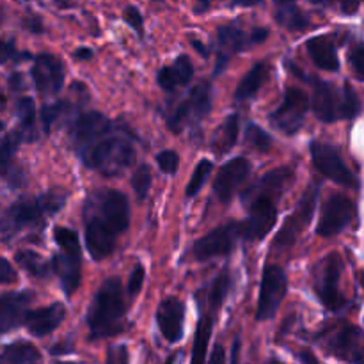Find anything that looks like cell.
Segmentation results:
<instances>
[{"mask_svg":"<svg viewBox=\"0 0 364 364\" xmlns=\"http://www.w3.org/2000/svg\"><path fill=\"white\" fill-rule=\"evenodd\" d=\"M127 304L123 297V287L117 277L107 279L92 297L87 313V323L92 340L116 336L124 329Z\"/></svg>","mask_w":364,"mask_h":364,"instance_id":"6da1fadb","label":"cell"},{"mask_svg":"<svg viewBox=\"0 0 364 364\" xmlns=\"http://www.w3.org/2000/svg\"><path fill=\"white\" fill-rule=\"evenodd\" d=\"M311 107L315 116L323 123L354 119L363 110L361 100L348 82L338 87L333 82L320 78H313Z\"/></svg>","mask_w":364,"mask_h":364,"instance_id":"7a4b0ae2","label":"cell"},{"mask_svg":"<svg viewBox=\"0 0 364 364\" xmlns=\"http://www.w3.org/2000/svg\"><path fill=\"white\" fill-rule=\"evenodd\" d=\"M66 203V196L59 192H48L38 199H20L6 210L0 217V235L4 240H11L23 230L41 226L45 217L55 215Z\"/></svg>","mask_w":364,"mask_h":364,"instance_id":"3957f363","label":"cell"},{"mask_svg":"<svg viewBox=\"0 0 364 364\" xmlns=\"http://www.w3.org/2000/svg\"><path fill=\"white\" fill-rule=\"evenodd\" d=\"M80 159L91 169L100 171L107 176L119 174L132 166L135 159V149L132 142L124 137H102L80 153Z\"/></svg>","mask_w":364,"mask_h":364,"instance_id":"277c9868","label":"cell"},{"mask_svg":"<svg viewBox=\"0 0 364 364\" xmlns=\"http://www.w3.org/2000/svg\"><path fill=\"white\" fill-rule=\"evenodd\" d=\"M84 217H92L105 224L116 235L124 233L130 224V206L119 191H100L87 199Z\"/></svg>","mask_w":364,"mask_h":364,"instance_id":"5b68a950","label":"cell"},{"mask_svg":"<svg viewBox=\"0 0 364 364\" xmlns=\"http://www.w3.org/2000/svg\"><path fill=\"white\" fill-rule=\"evenodd\" d=\"M341 274H343V262L338 252L327 255L318 265L315 267V287L316 297L329 311H341L347 306V299L340 290Z\"/></svg>","mask_w":364,"mask_h":364,"instance_id":"8992f818","label":"cell"},{"mask_svg":"<svg viewBox=\"0 0 364 364\" xmlns=\"http://www.w3.org/2000/svg\"><path fill=\"white\" fill-rule=\"evenodd\" d=\"M323 347L340 361L364 364V331L352 323H341L323 334Z\"/></svg>","mask_w":364,"mask_h":364,"instance_id":"52a82bcc","label":"cell"},{"mask_svg":"<svg viewBox=\"0 0 364 364\" xmlns=\"http://www.w3.org/2000/svg\"><path fill=\"white\" fill-rule=\"evenodd\" d=\"M210 109H212V85L203 80L192 89L187 100L181 102L178 109L169 114L167 124L173 132H180L185 124H194L205 119Z\"/></svg>","mask_w":364,"mask_h":364,"instance_id":"ba28073f","label":"cell"},{"mask_svg":"<svg viewBox=\"0 0 364 364\" xmlns=\"http://www.w3.org/2000/svg\"><path fill=\"white\" fill-rule=\"evenodd\" d=\"M311 159L316 169L326 178L333 180L334 183L347 188H359V180L347 164L341 159L340 151L334 146L322 141L311 142Z\"/></svg>","mask_w":364,"mask_h":364,"instance_id":"9c48e42d","label":"cell"},{"mask_svg":"<svg viewBox=\"0 0 364 364\" xmlns=\"http://www.w3.org/2000/svg\"><path fill=\"white\" fill-rule=\"evenodd\" d=\"M309 109V98L302 89L290 87L284 92L281 107L270 114V123L274 128L287 135H294L304 124L306 114Z\"/></svg>","mask_w":364,"mask_h":364,"instance_id":"30bf717a","label":"cell"},{"mask_svg":"<svg viewBox=\"0 0 364 364\" xmlns=\"http://www.w3.org/2000/svg\"><path fill=\"white\" fill-rule=\"evenodd\" d=\"M318 194H320L318 185H309V187L306 188L301 201L297 203V206L294 208L291 215L284 220L283 228H281V231L277 233L276 237L277 247H290V245H294L295 242H297V238L301 237L302 231L306 230V226L311 223Z\"/></svg>","mask_w":364,"mask_h":364,"instance_id":"8fae6325","label":"cell"},{"mask_svg":"<svg viewBox=\"0 0 364 364\" xmlns=\"http://www.w3.org/2000/svg\"><path fill=\"white\" fill-rule=\"evenodd\" d=\"M287 290L288 279L284 270L277 265H267L265 270H263L256 318L269 320L276 316L277 309H279L281 302L287 295Z\"/></svg>","mask_w":364,"mask_h":364,"instance_id":"7c38bea8","label":"cell"},{"mask_svg":"<svg viewBox=\"0 0 364 364\" xmlns=\"http://www.w3.org/2000/svg\"><path fill=\"white\" fill-rule=\"evenodd\" d=\"M355 219V203L347 196L334 194L323 203L320 213L316 233L323 238H331L347 230L348 224Z\"/></svg>","mask_w":364,"mask_h":364,"instance_id":"4fadbf2b","label":"cell"},{"mask_svg":"<svg viewBox=\"0 0 364 364\" xmlns=\"http://www.w3.org/2000/svg\"><path fill=\"white\" fill-rule=\"evenodd\" d=\"M240 237V226L235 223L223 224V226L215 228L210 231L208 235L196 242L194 245V256L199 262H206V259L217 258V256L230 255L231 249L235 247V242Z\"/></svg>","mask_w":364,"mask_h":364,"instance_id":"5bb4252c","label":"cell"},{"mask_svg":"<svg viewBox=\"0 0 364 364\" xmlns=\"http://www.w3.org/2000/svg\"><path fill=\"white\" fill-rule=\"evenodd\" d=\"M295 173L291 167H276L270 173H267L258 183L252 185L247 192L244 194L245 205H252L256 201H272L274 198H279L284 191L291 185L294 181Z\"/></svg>","mask_w":364,"mask_h":364,"instance_id":"9a60e30c","label":"cell"},{"mask_svg":"<svg viewBox=\"0 0 364 364\" xmlns=\"http://www.w3.org/2000/svg\"><path fill=\"white\" fill-rule=\"evenodd\" d=\"M110 130H112V123L102 112H85L75 121L71 128V139L78 153H82L96 141L109 135Z\"/></svg>","mask_w":364,"mask_h":364,"instance_id":"2e32d148","label":"cell"},{"mask_svg":"<svg viewBox=\"0 0 364 364\" xmlns=\"http://www.w3.org/2000/svg\"><path fill=\"white\" fill-rule=\"evenodd\" d=\"M32 78L38 87V91L45 96L57 95L63 89L64 84V68L63 63L55 55L41 53L36 57V63L32 66Z\"/></svg>","mask_w":364,"mask_h":364,"instance_id":"e0dca14e","label":"cell"},{"mask_svg":"<svg viewBox=\"0 0 364 364\" xmlns=\"http://www.w3.org/2000/svg\"><path fill=\"white\" fill-rule=\"evenodd\" d=\"M277 220V210L274 201H256L251 205V212L249 217L245 219L244 224H238L240 226V237H244L245 240H262L267 233L274 228Z\"/></svg>","mask_w":364,"mask_h":364,"instance_id":"ac0fdd59","label":"cell"},{"mask_svg":"<svg viewBox=\"0 0 364 364\" xmlns=\"http://www.w3.org/2000/svg\"><path fill=\"white\" fill-rule=\"evenodd\" d=\"M31 302V291H13V294L0 295V334L9 333L25 323Z\"/></svg>","mask_w":364,"mask_h":364,"instance_id":"d6986e66","label":"cell"},{"mask_svg":"<svg viewBox=\"0 0 364 364\" xmlns=\"http://www.w3.org/2000/svg\"><path fill=\"white\" fill-rule=\"evenodd\" d=\"M249 173H251V164L247 159H233L231 162L224 164L213 183L217 198L224 203L231 201L237 188L247 180Z\"/></svg>","mask_w":364,"mask_h":364,"instance_id":"ffe728a7","label":"cell"},{"mask_svg":"<svg viewBox=\"0 0 364 364\" xmlns=\"http://www.w3.org/2000/svg\"><path fill=\"white\" fill-rule=\"evenodd\" d=\"M183 316L185 308L176 297H167L160 302L156 309V323L162 336L169 343H176L183 336Z\"/></svg>","mask_w":364,"mask_h":364,"instance_id":"44dd1931","label":"cell"},{"mask_svg":"<svg viewBox=\"0 0 364 364\" xmlns=\"http://www.w3.org/2000/svg\"><path fill=\"white\" fill-rule=\"evenodd\" d=\"M217 46H219V57H217L215 75H219L226 68L228 60L233 53L252 46L251 34H245L237 25H223L217 31Z\"/></svg>","mask_w":364,"mask_h":364,"instance_id":"7402d4cb","label":"cell"},{"mask_svg":"<svg viewBox=\"0 0 364 364\" xmlns=\"http://www.w3.org/2000/svg\"><path fill=\"white\" fill-rule=\"evenodd\" d=\"M85 219V247L92 259H105L116 247L117 235L92 217Z\"/></svg>","mask_w":364,"mask_h":364,"instance_id":"603a6c76","label":"cell"},{"mask_svg":"<svg viewBox=\"0 0 364 364\" xmlns=\"http://www.w3.org/2000/svg\"><path fill=\"white\" fill-rule=\"evenodd\" d=\"M64 316H66V308L60 302H55V304H50L46 308L28 311L27 318H25V326H27L28 333L32 336L43 338L46 334L53 333L63 323Z\"/></svg>","mask_w":364,"mask_h":364,"instance_id":"cb8c5ba5","label":"cell"},{"mask_svg":"<svg viewBox=\"0 0 364 364\" xmlns=\"http://www.w3.org/2000/svg\"><path fill=\"white\" fill-rule=\"evenodd\" d=\"M52 270L59 276L63 283V290L68 295L75 294L77 288L80 287L82 281V269H80V256H71L59 252L52 259Z\"/></svg>","mask_w":364,"mask_h":364,"instance_id":"d4e9b609","label":"cell"},{"mask_svg":"<svg viewBox=\"0 0 364 364\" xmlns=\"http://www.w3.org/2000/svg\"><path fill=\"white\" fill-rule=\"evenodd\" d=\"M309 57L313 63L326 71H338L340 70V57H338L336 45L329 36H316L311 38L306 45Z\"/></svg>","mask_w":364,"mask_h":364,"instance_id":"484cf974","label":"cell"},{"mask_svg":"<svg viewBox=\"0 0 364 364\" xmlns=\"http://www.w3.org/2000/svg\"><path fill=\"white\" fill-rule=\"evenodd\" d=\"M194 77V66L187 55H180L174 60L173 66H166L159 73L160 87L166 91H174L178 87H183Z\"/></svg>","mask_w":364,"mask_h":364,"instance_id":"4316f807","label":"cell"},{"mask_svg":"<svg viewBox=\"0 0 364 364\" xmlns=\"http://www.w3.org/2000/svg\"><path fill=\"white\" fill-rule=\"evenodd\" d=\"M238 124H240V117L238 114H231L230 117L224 119V123L213 132L212 141H210V148L213 149L217 156L224 155L230 151L238 141Z\"/></svg>","mask_w":364,"mask_h":364,"instance_id":"83f0119b","label":"cell"},{"mask_svg":"<svg viewBox=\"0 0 364 364\" xmlns=\"http://www.w3.org/2000/svg\"><path fill=\"white\" fill-rule=\"evenodd\" d=\"M267 77H269V68L263 63L255 64V66L251 68V71H249V73L242 78L240 84H238L237 91H235V98H237L238 102H244V100L256 96V92L262 89L263 84H265Z\"/></svg>","mask_w":364,"mask_h":364,"instance_id":"f1b7e54d","label":"cell"},{"mask_svg":"<svg viewBox=\"0 0 364 364\" xmlns=\"http://www.w3.org/2000/svg\"><path fill=\"white\" fill-rule=\"evenodd\" d=\"M276 21L281 27L288 28V31H304L311 25L308 14L302 9H299L295 4H284V6H277L276 11Z\"/></svg>","mask_w":364,"mask_h":364,"instance_id":"f546056e","label":"cell"},{"mask_svg":"<svg viewBox=\"0 0 364 364\" xmlns=\"http://www.w3.org/2000/svg\"><path fill=\"white\" fill-rule=\"evenodd\" d=\"M212 331H213L212 316L203 315L201 320H199V323H198V331H196L191 364H205L206 352H208L210 338H212Z\"/></svg>","mask_w":364,"mask_h":364,"instance_id":"4dcf8cb0","label":"cell"},{"mask_svg":"<svg viewBox=\"0 0 364 364\" xmlns=\"http://www.w3.org/2000/svg\"><path fill=\"white\" fill-rule=\"evenodd\" d=\"M39 359V352L36 350L34 345L25 343H13L6 347L0 354V364H36Z\"/></svg>","mask_w":364,"mask_h":364,"instance_id":"1f68e13d","label":"cell"},{"mask_svg":"<svg viewBox=\"0 0 364 364\" xmlns=\"http://www.w3.org/2000/svg\"><path fill=\"white\" fill-rule=\"evenodd\" d=\"M18 117H20V135L21 139L31 142L36 137V103L32 98H21L16 105Z\"/></svg>","mask_w":364,"mask_h":364,"instance_id":"d6a6232c","label":"cell"},{"mask_svg":"<svg viewBox=\"0 0 364 364\" xmlns=\"http://www.w3.org/2000/svg\"><path fill=\"white\" fill-rule=\"evenodd\" d=\"M14 259H16L18 265L21 267V269L27 270L31 276L34 277H41V279H45V277L50 276V265L45 262V259L41 258L39 255H36V252L32 251H20L16 252V256H14Z\"/></svg>","mask_w":364,"mask_h":364,"instance_id":"836d02e7","label":"cell"},{"mask_svg":"<svg viewBox=\"0 0 364 364\" xmlns=\"http://www.w3.org/2000/svg\"><path fill=\"white\" fill-rule=\"evenodd\" d=\"M230 284H231L230 272H228V270H223V272L217 276V279L213 281L212 288H210L208 291V302L210 306H212L213 311H217V309L223 306V302L226 301V295L228 291H230Z\"/></svg>","mask_w":364,"mask_h":364,"instance_id":"e575fe53","label":"cell"},{"mask_svg":"<svg viewBox=\"0 0 364 364\" xmlns=\"http://www.w3.org/2000/svg\"><path fill=\"white\" fill-rule=\"evenodd\" d=\"M53 237H55L57 245H59L60 252L71 256H80V240H78V235L73 230H68V228H57L53 231Z\"/></svg>","mask_w":364,"mask_h":364,"instance_id":"d590c367","label":"cell"},{"mask_svg":"<svg viewBox=\"0 0 364 364\" xmlns=\"http://www.w3.org/2000/svg\"><path fill=\"white\" fill-rule=\"evenodd\" d=\"M245 144L249 148L256 149V151L267 153L270 149V146H272V139H270V135L262 127H258L256 123H251L247 127V130H245Z\"/></svg>","mask_w":364,"mask_h":364,"instance_id":"8d00e7d4","label":"cell"},{"mask_svg":"<svg viewBox=\"0 0 364 364\" xmlns=\"http://www.w3.org/2000/svg\"><path fill=\"white\" fill-rule=\"evenodd\" d=\"M212 169H213V166H212V162H210V160H201V162L196 166L194 173H192L191 181H188V185H187V196H188V198H194V196L198 194L199 191H201L203 185H205V181L208 180Z\"/></svg>","mask_w":364,"mask_h":364,"instance_id":"74e56055","label":"cell"},{"mask_svg":"<svg viewBox=\"0 0 364 364\" xmlns=\"http://www.w3.org/2000/svg\"><path fill=\"white\" fill-rule=\"evenodd\" d=\"M132 185H134V191L137 194V198L141 201H144L146 196H148L149 187H151V169H149L148 164H142L134 174V180H132Z\"/></svg>","mask_w":364,"mask_h":364,"instance_id":"f35d334b","label":"cell"},{"mask_svg":"<svg viewBox=\"0 0 364 364\" xmlns=\"http://www.w3.org/2000/svg\"><path fill=\"white\" fill-rule=\"evenodd\" d=\"M20 141H23L20 135V132H14V134L7 135L4 141H0V169H4V167L9 166L11 156H13L14 151L18 149Z\"/></svg>","mask_w":364,"mask_h":364,"instance_id":"ab89813d","label":"cell"},{"mask_svg":"<svg viewBox=\"0 0 364 364\" xmlns=\"http://www.w3.org/2000/svg\"><path fill=\"white\" fill-rule=\"evenodd\" d=\"M70 109L68 103H53V105H46L41 109V121H43V128L45 132H50V128L53 127L57 119H59L63 114H66V110Z\"/></svg>","mask_w":364,"mask_h":364,"instance_id":"60d3db41","label":"cell"},{"mask_svg":"<svg viewBox=\"0 0 364 364\" xmlns=\"http://www.w3.org/2000/svg\"><path fill=\"white\" fill-rule=\"evenodd\" d=\"M309 2L316 4V6H326V7H336L340 9V13L352 16L359 11L361 6V0H309Z\"/></svg>","mask_w":364,"mask_h":364,"instance_id":"b9f144b4","label":"cell"},{"mask_svg":"<svg viewBox=\"0 0 364 364\" xmlns=\"http://www.w3.org/2000/svg\"><path fill=\"white\" fill-rule=\"evenodd\" d=\"M156 164H159L160 171L166 174H174L180 166V155L173 149H166V151H160L156 155Z\"/></svg>","mask_w":364,"mask_h":364,"instance_id":"7bdbcfd3","label":"cell"},{"mask_svg":"<svg viewBox=\"0 0 364 364\" xmlns=\"http://www.w3.org/2000/svg\"><path fill=\"white\" fill-rule=\"evenodd\" d=\"M348 60H350L355 77L364 82V43H358V45L352 46V50L348 52Z\"/></svg>","mask_w":364,"mask_h":364,"instance_id":"ee69618b","label":"cell"},{"mask_svg":"<svg viewBox=\"0 0 364 364\" xmlns=\"http://www.w3.org/2000/svg\"><path fill=\"white\" fill-rule=\"evenodd\" d=\"M123 16H124V21H127V23L130 25V27L142 38V36H144V20H142L141 11H139L135 6H127Z\"/></svg>","mask_w":364,"mask_h":364,"instance_id":"f6af8a7d","label":"cell"},{"mask_svg":"<svg viewBox=\"0 0 364 364\" xmlns=\"http://www.w3.org/2000/svg\"><path fill=\"white\" fill-rule=\"evenodd\" d=\"M144 277H146L144 269H142L141 265L135 267L134 272H132V276H130V279H128V287H127V291L130 297H134V295H137L139 291H141L142 283H144Z\"/></svg>","mask_w":364,"mask_h":364,"instance_id":"bcb514c9","label":"cell"},{"mask_svg":"<svg viewBox=\"0 0 364 364\" xmlns=\"http://www.w3.org/2000/svg\"><path fill=\"white\" fill-rule=\"evenodd\" d=\"M16 279L18 274L13 269V265L7 259L0 258V284H13L16 283Z\"/></svg>","mask_w":364,"mask_h":364,"instance_id":"7dc6e473","label":"cell"},{"mask_svg":"<svg viewBox=\"0 0 364 364\" xmlns=\"http://www.w3.org/2000/svg\"><path fill=\"white\" fill-rule=\"evenodd\" d=\"M107 364H128V348L124 345H117V347L109 348Z\"/></svg>","mask_w":364,"mask_h":364,"instance_id":"c3c4849f","label":"cell"},{"mask_svg":"<svg viewBox=\"0 0 364 364\" xmlns=\"http://www.w3.org/2000/svg\"><path fill=\"white\" fill-rule=\"evenodd\" d=\"M23 57L27 59V53H18L13 43L0 41V60H2V63H6V60H9V59H13V60L23 59Z\"/></svg>","mask_w":364,"mask_h":364,"instance_id":"681fc988","label":"cell"},{"mask_svg":"<svg viewBox=\"0 0 364 364\" xmlns=\"http://www.w3.org/2000/svg\"><path fill=\"white\" fill-rule=\"evenodd\" d=\"M208 364H226V352H224L223 345H215V347H213Z\"/></svg>","mask_w":364,"mask_h":364,"instance_id":"f907efd6","label":"cell"},{"mask_svg":"<svg viewBox=\"0 0 364 364\" xmlns=\"http://www.w3.org/2000/svg\"><path fill=\"white\" fill-rule=\"evenodd\" d=\"M249 34H251V43H252V45H259V43H263L267 38H269V31H267V28H263V27L252 28V31L249 32Z\"/></svg>","mask_w":364,"mask_h":364,"instance_id":"816d5d0a","label":"cell"},{"mask_svg":"<svg viewBox=\"0 0 364 364\" xmlns=\"http://www.w3.org/2000/svg\"><path fill=\"white\" fill-rule=\"evenodd\" d=\"M299 361H301V364H320L316 355L313 354L311 350H302L301 354H299Z\"/></svg>","mask_w":364,"mask_h":364,"instance_id":"f5cc1de1","label":"cell"},{"mask_svg":"<svg viewBox=\"0 0 364 364\" xmlns=\"http://www.w3.org/2000/svg\"><path fill=\"white\" fill-rule=\"evenodd\" d=\"M240 340H235L233 341V348H231V363L230 364H240Z\"/></svg>","mask_w":364,"mask_h":364,"instance_id":"db71d44e","label":"cell"},{"mask_svg":"<svg viewBox=\"0 0 364 364\" xmlns=\"http://www.w3.org/2000/svg\"><path fill=\"white\" fill-rule=\"evenodd\" d=\"M263 0H231V6H240V7H255L259 6Z\"/></svg>","mask_w":364,"mask_h":364,"instance_id":"11a10c76","label":"cell"},{"mask_svg":"<svg viewBox=\"0 0 364 364\" xmlns=\"http://www.w3.org/2000/svg\"><path fill=\"white\" fill-rule=\"evenodd\" d=\"M212 2H215V0H196V13H205Z\"/></svg>","mask_w":364,"mask_h":364,"instance_id":"9f6ffc18","label":"cell"},{"mask_svg":"<svg viewBox=\"0 0 364 364\" xmlns=\"http://www.w3.org/2000/svg\"><path fill=\"white\" fill-rule=\"evenodd\" d=\"M75 57H77V59H82V60H89L92 57V50L78 48L77 52H75Z\"/></svg>","mask_w":364,"mask_h":364,"instance_id":"6f0895ef","label":"cell"},{"mask_svg":"<svg viewBox=\"0 0 364 364\" xmlns=\"http://www.w3.org/2000/svg\"><path fill=\"white\" fill-rule=\"evenodd\" d=\"M192 46H194V48L198 50V52L201 53L203 57H208V52H206V48H205V46H203L199 41H196V39H194V41H192Z\"/></svg>","mask_w":364,"mask_h":364,"instance_id":"680465c9","label":"cell"},{"mask_svg":"<svg viewBox=\"0 0 364 364\" xmlns=\"http://www.w3.org/2000/svg\"><path fill=\"white\" fill-rule=\"evenodd\" d=\"M274 2H276L277 6H284V4H295L297 0H274Z\"/></svg>","mask_w":364,"mask_h":364,"instance_id":"91938a15","label":"cell"},{"mask_svg":"<svg viewBox=\"0 0 364 364\" xmlns=\"http://www.w3.org/2000/svg\"><path fill=\"white\" fill-rule=\"evenodd\" d=\"M174 361H176V355H171V358L167 359L166 364H174Z\"/></svg>","mask_w":364,"mask_h":364,"instance_id":"94428289","label":"cell"},{"mask_svg":"<svg viewBox=\"0 0 364 364\" xmlns=\"http://www.w3.org/2000/svg\"><path fill=\"white\" fill-rule=\"evenodd\" d=\"M267 364H283V363H279V361H274V359H272V361H269V363H267Z\"/></svg>","mask_w":364,"mask_h":364,"instance_id":"6125c7cd","label":"cell"},{"mask_svg":"<svg viewBox=\"0 0 364 364\" xmlns=\"http://www.w3.org/2000/svg\"><path fill=\"white\" fill-rule=\"evenodd\" d=\"M57 364H71V363H57Z\"/></svg>","mask_w":364,"mask_h":364,"instance_id":"be15d7a7","label":"cell"}]
</instances>
